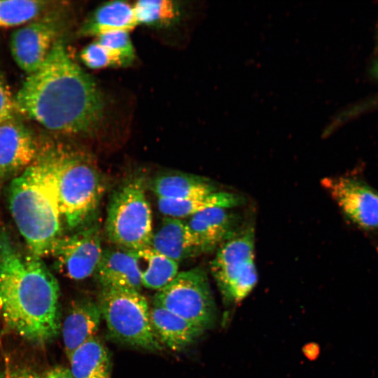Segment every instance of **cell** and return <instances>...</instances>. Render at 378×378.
I'll list each match as a JSON object with an SVG mask.
<instances>
[{
  "mask_svg": "<svg viewBox=\"0 0 378 378\" xmlns=\"http://www.w3.org/2000/svg\"><path fill=\"white\" fill-rule=\"evenodd\" d=\"M70 371L74 378H111V355L96 336L76 349L70 358Z\"/></svg>",
  "mask_w": 378,
  "mask_h": 378,
  "instance_id": "cell-21",
  "label": "cell"
},
{
  "mask_svg": "<svg viewBox=\"0 0 378 378\" xmlns=\"http://www.w3.org/2000/svg\"><path fill=\"white\" fill-rule=\"evenodd\" d=\"M150 246L178 263L200 253L186 222L164 217L153 231Z\"/></svg>",
  "mask_w": 378,
  "mask_h": 378,
  "instance_id": "cell-16",
  "label": "cell"
},
{
  "mask_svg": "<svg viewBox=\"0 0 378 378\" xmlns=\"http://www.w3.org/2000/svg\"><path fill=\"white\" fill-rule=\"evenodd\" d=\"M143 286L157 290L163 288L178 273V263L152 247L133 251Z\"/></svg>",
  "mask_w": 378,
  "mask_h": 378,
  "instance_id": "cell-22",
  "label": "cell"
},
{
  "mask_svg": "<svg viewBox=\"0 0 378 378\" xmlns=\"http://www.w3.org/2000/svg\"><path fill=\"white\" fill-rule=\"evenodd\" d=\"M80 58L86 66L92 69L120 67L118 60L97 41L84 47L80 51Z\"/></svg>",
  "mask_w": 378,
  "mask_h": 378,
  "instance_id": "cell-26",
  "label": "cell"
},
{
  "mask_svg": "<svg viewBox=\"0 0 378 378\" xmlns=\"http://www.w3.org/2000/svg\"><path fill=\"white\" fill-rule=\"evenodd\" d=\"M0 378H46L34 372L24 370H14L5 372Z\"/></svg>",
  "mask_w": 378,
  "mask_h": 378,
  "instance_id": "cell-28",
  "label": "cell"
},
{
  "mask_svg": "<svg viewBox=\"0 0 378 378\" xmlns=\"http://www.w3.org/2000/svg\"><path fill=\"white\" fill-rule=\"evenodd\" d=\"M45 376L46 378H74L70 369L63 366H57L51 369Z\"/></svg>",
  "mask_w": 378,
  "mask_h": 378,
  "instance_id": "cell-29",
  "label": "cell"
},
{
  "mask_svg": "<svg viewBox=\"0 0 378 378\" xmlns=\"http://www.w3.org/2000/svg\"><path fill=\"white\" fill-rule=\"evenodd\" d=\"M15 110L46 129L66 134H92L100 127L104 102L90 75L69 57L57 38L41 66L14 96Z\"/></svg>",
  "mask_w": 378,
  "mask_h": 378,
  "instance_id": "cell-1",
  "label": "cell"
},
{
  "mask_svg": "<svg viewBox=\"0 0 378 378\" xmlns=\"http://www.w3.org/2000/svg\"><path fill=\"white\" fill-rule=\"evenodd\" d=\"M102 318L97 302L82 298L73 302L60 328L68 359L76 349L97 336Z\"/></svg>",
  "mask_w": 378,
  "mask_h": 378,
  "instance_id": "cell-14",
  "label": "cell"
},
{
  "mask_svg": "<svg viewBox=\"0 0 378 378\" xmlns=\"http://www.w3.org/2000/svg\"><path fill=\"white\" fill-rule=\"evenodd\" d=\"M59 286L52 273L32 254L0 232V318L11 332L33 344L52 342L61 328Z\"/></svg>",
  "mask_w": 378,
  "mask_h": 378,
  "instance_id": "cell-2",
  "label": "cell"
},
{
  "mask_svg": "<svg viewBox=\"0 0 378 378\" xmlns=\"http://www.w3.org/2000/svg\"><path fill=\"white\" fill-rule=\"evenodd\" d=\"M136 26L133 6L124 1H111L97 8L78 33L84 36L97 37L114 31L130 32Z\"/></svg>",
  "mask_w": 378,
  "mask_h": 378,
  "instance_id": "cell-18",
  "label": "cell"
},
{
  "mask_svg": "<svg viewBox=\"0 0 378 378\" xmlns=\"http://www.w3.org/2000/svg\"><path fill=\"white\" fill-rule=\"evenodd\" d=\"M374 73L377 78H378V62L376 63L374 69Z\"/></svg>",
  "mask_w": 378,
  "mask_h": 378,
  "instance_id": "cell-30",
  "label": "cell"
},
{
  "mask_svg": "<svg viewBox=\"0 0 378 378\" xmlns=\"http://www.w3.org/2000/svg\"><path fill=\"white\" fill-rule=\"evenodd\" d=\"M48 1L36 0H0V28L24 25L40 15Z\"/></svg>",
  "mask_w": 378,
  "mask_h": 378,
  "instance_id": "cell-24",
  "label": "cell"
},
{
  "mask_svg": "<svg viewBox=\"0 0 378 378\" xmlns=\"http://www.w3.org/2000/svg\"><path fill=\"white\" fill-rule=\"evenodd\" d=\"M59 210L70 228L83 225L97 209L104 188L100 173L85 153L55 149Z\"/></svg>",
  "mask_w": 378,
  "mask_h": 378,
  "instance_id": "cell-4",
  "label": "cell"
},
{
  "mask_svg": "<svg viewBox=\"0 0 378 378\" xmlns=\"http://www.w3.org/2000/svg\"><path fill=\"white\" fill-rule=\"evenodd\" d=\"M151 188L158 198L167 200H185L217 191L209 179L175 172L156 176L152 181Z\"/></svg>",
  "mask_w": 378,
  "mask_h": 378,
  "instance_id": "cell-19",
  "label": "cell"
},
{
  "mask_svg": "<svg viewBox=\"0 0 378 378\" xmlns=\"http://www.w3.org/2000/svg\"><path fill=\"white\" fill-rule=\"evenodd\" d=\"M9 208L30 253L41 258L51 253L61 237L55 149L39 156L13 178Z\"/></svg>",
  "mask_w": 378,
  "mask_h": 378,
  "instance_id": "cell-3",
  "label": "cell"
},
{
  "mask_svg": "<svg viewBox=\"0 0 378 378\" xmlns=\"http://www.w3.org/2000/svg\"><path fill=\"white\" fill-rule=\"evenodd\" d=\"M15 111L14 97L0 72V124L12 118Z\"/></svg>",
  "mask_w": 378,
  "mask_h": 378,
  "instance_id": "cell-27",
  "label": "cell"
},
{
  "mask_svg": "<svg viewBox=\"0 0 378 378\" xmlns=\"http://www.w3.org/2000/svg\"><path fill=\"white\" fill-rule=\"evenodd\" d=\"M104 46L119 62L120 67L130 65L135 59V50L127 31H114L97 36Z\"/></svg>",
  "mask_w": 378,
  "mask_h": 378,
  "instance_id": "cell-25",
  "label": "cell"
},
{
  "mask_svg": "<svg viewBox=\"0 0 378 378\" xmlns=\"http://www.w3.org/2000/svg\"><path fill=\"white\" fill-rule=\"evenodd\" d=\"M230 209L211 207L188 218L186 222L200 254L219 247L241 228L239 218Z\"/></svg>",
  "mask_w": 378,
  "mask_h": 378,
  "instance_id": "cell-13",
  "label": "cell"
},
{
  "mask_svg": "<svg viewBox=\"0 0 378 378\" xmlns=\"http://www.w3.org/2000/svg\"><path fill=\"white\" fill-rule=\"evenodd\" d=\"M254 248L252 225L241 227L218 247L211 263V271L225 302H240L256 285Z\"/></svg>",
  "mask_w": 378,
  "mask_h": 378,
  "instance_id": "cell-7",
  "label": "cell"
},
{
  "mask_svg": "<svg viewBox=\"0 0 378 378\" xmlns=\"http://www.w3.org/2000/svg\"><path fill=\"white\" fill-rule=\"evenodd\" d=\"M37 155L34 136L22 122L13 116L0 124V180L19 175Z\"/></svg>",
  "mask_w": 378,
  "mask_h": 378,
  "instance_id": "cell-12",
  "label": "cell"
},
{
  "mask_svg": "<svg viewBox=\"0 0 378 378\" xmlns=\"http://www.w3.org/2000/svg\"><path fill=\"white\" fill-rule=\"evenodd\" d=\"M105 231L109 241L119 248L135 251L150 246L152 211L141 178L127 181L113 195Z\"/></svg>",
  "mask_w": 378,
  "mask_h": 378,
  "instance_id": "cell-6",
  "label": "cell"
},
{
  "mask_svg": "<svg viewBox=\"0 0 378 378\" xmlns=\"http://www.w3.org/2000/svg\"><path fill=\"white\" fill-rule=\"evenodd\" d=\"M153 305L163 307L204 330L212 327L216 308L206 272L199 267L180 272L157 290Z\"/></svg>",
  "mask_w": 378,
  "mask_h": 378,
  "instance_id": "cell-8",
  "label": "cell"
},
{
  "mask_svg": "<svg viewBox=\"0 0 378 378\" xmlns=\"http://www.w3.org/2000/svg\"><path fill=\"white\" fill-rule=\"evenodd\" d=\"M94 274L101 288H123L140 291L143 287L133 251L117 246L103 249Z\"/></svg>",
  "mask_w": 378,
  "mask_h": 378,
  "instance_id": "cell-15",
  "label": "cell"
},
{
  "mask_svg": "<svg viewBox=\"0 0 378 378\" xmlns=\"http://www.w3.org/2000/svg\"><path fill=\"white\" fill-rule=\"evenodd\" d=\"M133 8L137 25L167 27L176 22L181 14L177 3L168 0H141Z\"/></svg>",
  "mask_w": 378,
  "mask_h": 378,
  "instance_id": "cell-23",
  "label": "cell"
},
{
  "mask_svg": "<svg viewBox=\"0 0 378 378\" xmlns=\"http://www.w3.org/2000/svg\"><path fill=\"white\" fill-rule=\"evenodd\" d=\"M97 303L112 339L151 351L162 349L151 325L150 307L140 291L102 288Z\"/></svg>",
  "mask_w": 378,
  "mask_h": 378,
  "instance_id": "cell-5",
  "label": "cell"
},
{
  "mask_svg": "<svg viewBox=\"0 0 378 378\" xmlns=\"http://www.w3.org/2000/svg\"><path fill=\"white\" fill-rule=\"evenodd\" d=\"M102 251L99 226L94 223L71 235L61 237L51 254L62 274L71 279L83 280L94 274Z\"/></svg>",
  "mask_w": 378,
  "mask_h": 378,
  "instance_id": "cell-9",
  "label": "cell"
},
{
  "mask_svg": "<svg viewBox=\"0 0 378 378\" xmlns=\"http://www.w3.org/2000/svg\"><path fill=\"white\" fill-rule=\"evenodd\" d=\"M57 25L51 19L32 20L15 29L10 49L17 65L29 75L45 62L57 40Z\"/></svg>",
  "mask_w": 378,
  "mask_h": 378,
  "instance_id": "cell-11",
  "label": "cell"
},
{
  "mask_svg": "<svg viewBox=\"0 0 378 378\" xmlns=\"http://www.w3.org/2000/svg\"><path fill=\"white\" fill-rule=\"evenodd\" d=\"M321 183L354 225L366 230L378 228V192L375 190L349 176L326 177Z\"/></svg>",
  "mask_w": 378,
  "mask_h": 378,
  "instance_id": "cell-10",
  "label": "cell"
},
{
  "mask_svg": "<svg viewBox=\"0 0 378 378\" xmlns=\"http://www.w3.org/2000/svg\"><path fill=\"white\" fill-rule=\"evenodd\" d=\"M154 332L162 346L174 351L185 349L202 335L204 330L167 309L153 305L150 310Z\"/></svg>",
  "mask_w": 378,
  "mask_h": 378,
  "instance_id": "cell-17",
  "label": "cell"
},
{
  "mask_svg": "<svg viewBox=\"0 0 378 378\" xmlns=\"http://www.w3.org/2000/svg\"><path fill=\"white\" fill-rule=\"evenodd\" d=\"M244 203V199L235 193L216 191L208 195L185 200L158 198L159 211L165 217L174 218H189L211 207L232 209Z\"/></svg>",
  "mask_w": 378,
  "mask_h": 378,
  "instance_id": "cell-20",
  "label": "cell"
}]
</instances>
